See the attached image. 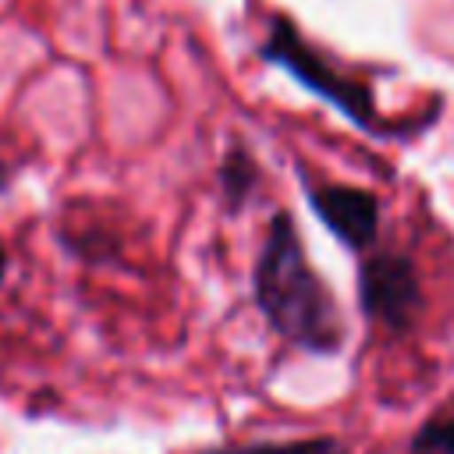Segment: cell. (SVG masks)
I'll list each match as a JSON object with an SVG mask.
<instances>
[{
  "mask_svg": "<svg viewBox=\"0 0 454 454\" xmlns=\"http://www.w3.org/2000/svg\"><path fill=\"white\" fill-rule=\"evenodd\" d=\"M255 301L273 330L305 351H337L344 340L340 309L305 262L294 220L287 213L270 220L255 262Z\"/></svg>",
  "mask_w": 454,
  "mask_h": 454,
  "instance_id": "cell-1",
  "label": "cell"
},
{
  "mask_svg": "<svg viewBox=\"0 0 454 454\" xmlns=\"http://www.w3.org/2000/svg\"><path fill=\"white\" fill-rule=\"evenodd\" d=\"M358 298L365 316L380 319L390 330H408L422 305L415 266L397 252L369 255L358 270Z\"/></svg>",
  "mask_w": 454,
  "mask_h": 454,
  "instance_id": "cell-2",
  "label": "cell"
},
{
  "mask_svg": "<svg viewBox=\"0 0 454 454\" xmlns=\"http://www.w3.org/2000/svg\"><path fill=\"white\" fill-rule=\"evenodd\" d=\"M266 53L277 57L280 64H287V67H291L298 78H305L312 89H319L323 96H330L333 103H340L355 121H362V124H372V121H376V114H372V99H369L362 89L348 85L344 78L330 74V67H323V64L301 46V39H298L287 25H277V28H273V39H270Z\"/></svg>",
  "mask_w": 454,
  "mask_h": 454,
  "instance_id": "cell-3",
  "label": "cell"
},
{
  "mask_svg": "<svg viewBox=\"0 0 454 454\" xmlns=\"http://www.w3.org/2000/svg\"><path fill=\"white\" fill-rule=\"evenodd\" d=\"M312 206L323 216V223L351 248H365L376 234L380 223V202L362 192V188H348V184H326L312 192Z\"/></svg>",
  "mask_w": 454,
  "mask_h": 454,
  "instance_id": "cell-4",
  "label": "cell"
},
{
  "mask_svg": "<svg viewBox=\"0 0 454 454\" xmlns=\"http://www.w3.org/2000/svg\"><path fill=\"white\" fill-rule=\"evenodd\" d=\"M209 454H348L333 436H312L294 443H255V447H234V450H209Z\"/></svg>",
  "mask_w": 454,
  "mask_h": 454,
  "instance_id": "cell-5",
  "label": "cell"
},
{
  "mask_svg": "<svg viewBox=\"0 0 454 454\" xmlns=\"http://www.w3.org/2000/svg\"><path fill=\"white\" fill-rule=\"evenodd\" d=\"M411 454H454V419H429L415 433Z\"/></svg>",
  "mask_w": 454,
  "mask_h": 454,
  "instance_id": "cell-6",
  "label": "cell"
},
{
  "mask_svg": "<svg viewBox=\"0 0 454 454\" xmlns=\"http://www.w3.org/2000/svg\"><path fill=\"white\" fill-rule=\"evenodd\" d=\"M223 181H231L227 188H231V195H234V199L245 192V184L252 181V174H248V167H245V160H241V156H238L231 167H223Z\"/></svg>",
  "mask_w": 454,
  "mask_h": 454,
  "instance_id": "cell-7",
  "label": "cell"
},
{
  "mask_svg": "<svg viewBox=\"0 0 454 454\" xmlns=\"http://www.w3.org/2000/svg\"><path fill=\"white\" fill-rule=\"evenodd\" d=\"M4 273H7V252H4V245H0V280H4Z\"/></svg>",
  "mask_w": 454,
  "mask_h": 454,
  "instance_id": "cell-8",
  "label": "cell"
}]
</instances>
